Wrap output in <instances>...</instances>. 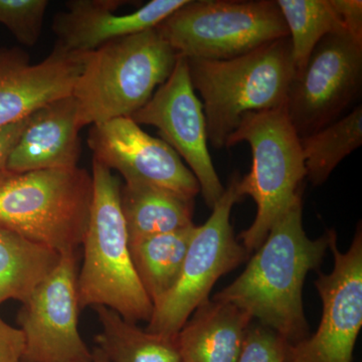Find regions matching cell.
Segmentation results:
<instances>
[{"label":"cell","instance_id":"1","mask_svg":"<svg viewBox=\"0 0 362 362\" xmlns=\"http://www.w3.org/2000/svg\"><path fill=\"white\" fill-rule=\"evenodd\" d=\"M302 194L275 221L245 271L214 299L228 302L293 344L309 335L303 286L329 250L331 230L319 239L307 237Z\"/></svg>","mask_w":362,"mask_h":362},{"label":"cell","instance_id":"2","mask_svg":"<svg viewBox=\"0 0 362 362\" xmlns=\"http://www.w3.org/2000/svg\"><path fill=\"white\" fill-rule=\"evenodd\" d=\"M187 62L192 87L202 99L207 138L216 149L226 148L247 114L284 108L296 76L289 37L237 58Z\"/></svg>","mask_w":362,"mask_h":362},{"label":"cell","instance_id":"3","mask_svg":"<svg viewBox=\"0 0 362 362\" xmlns=\"http://www.w3.org/2000/svg\"><path fill=\"white\" fill-rule=\"evenodd\" d=\"M93 202L78 274L80 308L103 306L131 323L148 322L153 304L136 274L121 209L122 183L93 159Z\"/></svg>","mask_w":362,"mask_h":362},{"label":"cell","instance_id":"4","mask_svg":"<svg viewBox=\"0 0 362 362\" xmlns=\"http://www.w3.org/2000/svg\"><path fill=\"white\" fill-rule=\"evenodd\" d=\"M178 54L156 28L112 40L85 54L71 96L78 129L132 117L170 77Z\"/></svg>","mask_w":362,"mask_h":362},{"label":"cell","instance_id":"5","mask_svg":"<svg viewBox=\"0 0 362 362\" xmlns=\"http://www.w3.org/2000/svg\"><path fill=\"white\" fill-rule=\"evenodd\" d=\"M92 202V173L78 166L0 171V226L59 255L82 246Z\"/></svg>","mask_w":362,"mask_h":362},{"label":"cell","instance_id":"6","mask_svg":"<svg viewBox=\"0 0 362 362\" xmlns=\"http://www.w3.org/2000/svg\"><path fill=\"white\" fill-rule=\"evenodd\" d=\"M249 143L252 168L240 178V197L249 195L257 204L251 226L240 233L247 252L256 251L275 221L302 194L306 168L299 135L293 127L286 107L247 114L230 135L226 148Z\"/></svg>","mask_w":362,"mask_h":362},{"label":"cell","instance_id":"7","mask_svg":"<svg viewBox=\"0 0 362 362\" xmlns=\"http://www.w3.org/2000/svg\"><path fill=\"white\" fill-rule=\"evenodd\" d=\"M156 28L187 59L237 58L289 37L273 0H187Z\"/></svg>","mask_w":362,"mask_h":362},{"label":"cell","instance_id":"8","mask_svg":"<svg viewBox=\"0 0 362 362\" xmlns=\"http://www.w3.org/2000/svg\"><path fill=\"white\" fill-rule=\"evenodd\" d=\"M239 180L233 176L209 220L195 226L175 284L153 303L146 329L149 332L177 337L192 313L209 299L216 281L246 261L249 252L235 239L230 223L233 207L242 199Z\"/></svg>","mask_w":362,"mask_h":362},{"label":"cell","instance_id":"9","mask_svg":"<svg viewBox=\"0 0 362 362\" xmlns=\"http://www.w3.org/2000/svg\"><path fill=\"white\" fill-rule=\"evenodd\" d=\"M361 87L362 44L346 32L324 37L288 93L286 111L299 137L339 119L358 99Z\"/></svg>","mask_w":362,"mask_h":362},{"label":"cell","instance_id":"10","mask_svg":"<svg viewBox=\"0 0 362 362\" xmlns=\"http://www.w3.org/2000/svg\"><path fill=\"white\" fill-rule=\"evenodd\" d=\"M329 250L334 265L315 282L322 301L318 329L288 345L285 362H352L362 326V230L358 223L351 246L340 252L331 230Z\"/></svg>","mask_w":362,"mask_h":362},{"label":"cell","instance_id":"11","mask_svg":"<svg viewBox=\"0 0 362 362\" xmlns=\"http://www.w3.org/2000/svg\"><path fill=\"white\" fill-rule=\"evenodd\" d=\"M77 252L61 255L58 265L23 303L18 314L25 338L23 362H90L78 331Z\"/></svg>","mask_w":362,"mask_h":362},{"label":"cell","instance_id":"12","mask_svg":"<svg viewBox=\"0 0 362 362\" xmlns=\"http://www.w3.org/2000/svg\"><path fill=\"white\" fill-rule=\"evenodd\" d=\"M131 118L138 125L157 128L162 140L189 165L206 206L213 209L225 187L209 154L204 107L192 87L185 57L178 56L170 77Z\"/></svg>","mask_w":362,"mask_h":362},{"label":"cell","instance_id":"13","mask_svg":"<svg viewBox=\"0 0 362 362\" xmlns=\"http://www.w3.org/2000/svg\"><path fill=\"white\" fill-rule=\"evenodd\" d=\"M87 142L93 159L120 173L125 183L165 188L192 201L201 192L199 181L175 150L129 117L90 126Z\"/></svg>","mask_w":362,"mask_h":362},{"label":"cell","instance_id":"14","mask_svg":"<svg viewBox=\"0 0 362 362\" xmlns=\"http://www.w3.org/2000/svg\"><path fill=\"white\" fill-rule=\"evenodd\" d=\"M84 61L85 54L66 51L58 44L35 65L23 49L0 47V128L71 96Z\"/></svg>","mask_w":362,"mask_h":362},{"label":"cell","instance_id":"15","mask_svg":"<svg viewBox=\"0 0 362 362\" xmlns=\"http://www.w3.org/2000/svg\"><path fill=\"white\" fill-rule=\"evenodd\" d=\"M187 0H152L133 13H117L122 0H71L54 16L57 44L66 51L88 54L112 40L156 28Z\"/></svg>","mask_w":362,"mask_h":362},{"label":"cell","instance_id":"16","mask_svg":"<svg viewBox=\"0 0 362 362\" xmlns=\"http://www.w3.org/2000/svg\"><path fill=\"white\" fill-rule=\"evenodd\" d=\"M77 116V103L71 95L33 112L6 170L21 173L77 168L81 156Z\"/></svg>","mask_w":362,"mask_h":362},{"label":"cell","instance_id":"17","mask_svg":"<svg viewBox=\"0 0 362 362\" xmlns=\"http://www.w3.org/2000/svg\"><path fill=\"white\" fill-rule=\"evenodd\" d=\"M178 332L181 362H237L252 318L239 307L209 299Z\"/></svg>","mask_w":362,"mask_h":362},{"label":"cell","instance_id":"18","mask_svg":"<svg viewBox=\"0 0 362 362\" xmlns=\"http://www.w3.org/2000/svg\"><path fill=\"white\" fill-rule=\"evenodd\" d=\"M121 209L129 242L194 226V201L165 188L124 183Z\"/></svg>","mask_w":362,"mask_h":362},{"label":"cell","instance_id":"19","mask_svg":"<svg viewBox=\"0 0 362 362\" xmlns=\"http://www.w3.org/2000/svg\"><path fill=\"white\" fill-rule=\"evenodd\" d=\"M59 259L58 252L0 226V305L28 301Z\"/></svg>","mask_w":362,"mask_h":362},{"label":"cell","instance_id":"20","mask_svg":"<svg viewBox=\"0 0 362 362\" xmlns=\"http://www.w3.org/2000/svg\"><path fill=\"white\" fill-rule=\"evenodd\" d=\"M94 309L102 326L97 347L110 362H181L176 337L140 329L106 307Z\"/></svg>","mask_w":362,"mask_h":362},{"label":"cell","instance_id":"21","mask_svg":"<svg viewBox=\"0 0 362 362\" xmlns=\"http://www.w3.org/2000/svg\"><path fill=\"white\" fill-rule=\"evenodd\" d=\"M194 228L195 225L129 242L136 274L152 304L175 284Z\"/></svg>","mask_w":362,"mask_h":362},{"label":"cell","instance_id":"22","mask_svg":"<svg viewBox=\"0 0 362 362\" xmlns=\"http://www.w3.org/2000/svg\"><path fill=\"white\" fill-rule=\"evenodd\" d=\"M306 177L314 185L328 180L338 164L362 144V106L313 134L300 138Z\"/></svg>","mask_w":362,"mask_h":362},{"label":"cell","instance_id":"23","mask_svg":"<svg viewBox=\"0 0 362 362\" xmlns=\"http://www.w3.org/2000/svg\"><path fill=\"white\" fill-rule=\"evenodd\" d=\"M276 4L289 33L296 75L304 70L324 37L345 32L330 0H277Z\"/></svg>","mask_w":362,"mask_h":362},{"label":"cell","instance_id":"24","mask_svg":"<svg viewBox=\"0 0 362 362\" xmlns=\"http://www.w3.org/2000/svg\"><path fill=\"white\" fill-rule=\"evenodd\" d=\"M47 0H0V23L21 44L33 47L42 30Z\"/></svg>","mask_w":362,"mask_h":362},{"label":"cell","instance_id":"25","mask_svg":"<svg viewBox=\"0 0 362 362\" xmlns=\"http://www.w3.org/2000/svg\"><path fill=\"white\" fill-rule=\"evenodd\" d=\"M288 345L275 331L251 323L237 362H285Z\"/></svg>","mask_w":362,"mask_h":362},{"label":"cell","instance_id":"26","mask_svg":"<svg viewBox=\"0 0 362 362\" xmlns=\"http://www.w3.org/2000/svg\"><path fill=\"white\" fill-rule=\"evenodd\" d=\"M345 32L362 44V1L361 0H330Z\"/></svg>","mask_w":362,"mask_h":362},{"label":"cell","instance_id":"27","mask_svg":"<svg viewBox=\"0 0 362 362\" xmlns=\"http://www.w3.org/2000/svg\"><path fill=\"white\" fill-rule=\"evenodd\" d=\"M23 352L25 338L23 332L0 316V362H23Z\"/></svg>","mask_w":362,"mask_h":362},{"label":"cell","instance_id":"28","mask_svg":"<svg viewBox=\"0 0 362 362\" xmlns=\"http://www.w3.org/2000/svg\"><path fill=\"white\" fill-rule=\"evenodd\" d=\"M30 116L18 122L0 128V171L6 170L9 156L13 153L14 147L25 129Z\"/></svg>","mask_w":362,"mask_h":362},{"label":"cell","instance_id":"29","mask_svg":"<svg viewBox=\"0 0 362 362\" xmlns=\"http://www.w3.org/2000/svg\"><path fill=\"white\" fill-rule=\"evenodd\" d=\"M92 361L90 362H110V361L107 358V356H105L103 352H102V350H100L98 349V347L94 349V351L92 352Z\"/></svg>","mask_w":362,"mask_h":362}]
</instances>
